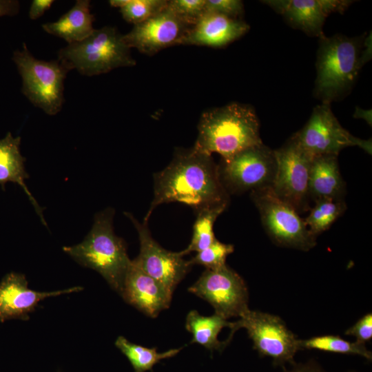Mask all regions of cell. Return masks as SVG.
Segmentation results:
<instances>
[{
	"instance_id": "obj_1",
	"label": "cell",
	"mask_w": 372,
	"mask_h": 372,
	"mask_svg": "<svg viewBox=\"0 0 372 372\" xmlns=\"http://www.w3.org/2000/svg\"><path fill=\"white\" fill-rule=\"evenodd\" d=\"M229 196L211 154L194 147L180 149L165 169L154 174V198L143 223L147 224L154 209L163 203H184L198 212L227 206Z\"/></svg>"
},
{
	"instance_id": "obj_3",
	"label": "cell",
	"mask_w": 372,
	"mask_h": 372,
	"mask_svg": "<svg viewBox=\"0 0 372 372\" xmlns=\"http://www.w3.org/2000/svg\"><path fill=\"white\" fill-rule=\"evenodd\" d=\"M114 210L108 207L94 216L91 230L83 240L63 250L79 265L99 273L120 295L131 263L125 240L113 230Z\"/></svg>"
},
{
	"instance_id": "obj_22",
	"label": "cell",
	"mask_w": 372,
	"mask_h": 372,
	"mask_svg": "<svg viewBox=\"0 0 372 372\" xmlns=\"http://www.w3.org/2000/svg\"><path fill=\"white\" fill-rule=\"evenodd\" d=\"M231 325V322L218 314L203 316L196 310L188 313L185 322L186 329L193 336L191 343L202 345L211 352H221L228 344L218 340V335L224 327L230 328Z\"/></svg>"
},
{
	"instance_id": "obj_30",
	"label": "cell",
	"mask_w": 372,
	"mask_h": 372,
	"mask_svg": "<svg viewBox=\"0 0 372 372\" xmlns=\"http://www.w3.org/2000/svg\"><path fill=\"white\" fill-rule=\"evenodd\" d=\"M205 12H214L229 18L241 19L244 4L240 0H205Z\"/></svg>"
},
{
	"instance_id": "obj_34",
	"label": "cell",
	"mask_w": 372,
	"mask_h": 372,
	"mask_svg": "<svg viewBox=\"0 0 372 372\" xmlns=\"http://www.w3.org/2000/svg\"><path fill=\"white\" fill-rule=\"evenodd\" d=\"M293 366L291 369H284L283 372H327L314 361L294 364Z\"/></svg>"
},
{
	"instance_id": "obj_27",
	"label": "cell",
	"mask_w": 372,
	"mask_h": 372,
	"mask_svg": "<svg viewBox=\"0 0 372 372\" xmlns=\"http://www.w3.org/2000/svg\"><path fill=\"white\" fill-rule=\"evenodd\" d=\"M167 3V0H128L120 12L126 21L135 25L158 14Z\"/></svg>"
},
{
	"instance_id": "obj_18",
	"label": "cell",
	"mask_w": 372,
	"mask_h": 372,
	"mask_svg": "<svg viewBox=\"0 0 372 372\" xmlns=\"http://www.w3.org/2000/svg\"><path fill=\"white\" fill-rule=\"evenodd\" d=\"M249 30V25L242 19L205 12L180 45L223 48L240 38Z\"/></svg>"
},
{
	"instance_id": "obj_28",
	"label": "cell",
	"mask_w": 372,
	"mask_h": 372,
	"mask_svg": "<svg viewBox=\"0 0 372 372\" xmlns=\"http://www.w3.org/2000/svg\"><path fill=\"white\" fill-rule=\"evenodd\" d=\"M234 249V245L223 243L216 239L210 246L197 252L189 262L192 266L199 265L207 269H217L226 265L227 257Z\"/></svg>"
},
{
	"instance_id": "obj_19",
	"label": "cell",
	"mask_w": 372,
	"mask_h": 372,
	"mask_svg": "<svg viewBox=\"0 0 372 372\" xmlns=\"http://www.w3.org/2000/svg\"><path fill=\"white\" fill-rule=\"evenodd\" d=\"M345 187L337 155L313 157L309 183L311 200L314 202L323 198L343 200Z\"/></svg>"
},
{
	"instance_id": "obj_25",
	"label": "cell",
	"mask_w": 372,
	"mask_h": 372,
	"mask_svg": "<svg viewBox=\"0 0 372 372\" xmlns=\"http://www.w3.org/2000/svg\"><path fill=\"white\" fill-rule=\"evenodd\" d=\"M227 206L202 209L197 213L196 219L193 227V235L190 243L186 249L179 251L184 256L192 251L199 252L215 240L214 225L216 218L220 215Z\"/></svg>"
},
{
	"instance_id": "obj_11",
	"label": "cell",
	"mask_w": 372,
	"mask_h": 372,
	"mask_svg": "<svg viewBox=\"0 0 372 372\" xmlns=\"http://www.w3.org/2000/svg\"><path fill=\"white\" fill-rule=\"evenodd\" d=\"M220 180L227 193L271 187L276 170L274 152L263 143L242 150L218 165Z\"/></svg>"
},
{
	"instance_id": "obj_6",
	"label": "cell",
	"mask_w": 372,
	"mask_h": 372,
	"mask_svg": "<svg viewBox=\"0 0 372 372\" xmlns=\"http://www.w3.org/2000/svg\"><path fill=\"white\" fill-rule=\"evenodd\" d=\"M12 60L22 79V92L36 107L48 115L58 114L64 103V81L69 70L58 60L35 58L23 43Z\"/></svg>"
},
{
	"instance_id": "obj_33",
	"label": "cell",
	"mask_w": 372,
	"mask_h": 372,
	"mask_svg": "<svg viewBox=\"0 0 372 372\" xmlns=\"http://www.w3.org/2000/svg\"><path fill=\"white\" fill-rule=\"evenodd\" d=\"M20 3L17 0H0V17L14 16L19 13Z\"/></svg>"
},
{
	"instance_id": "obj_20",
	"label": "cell",
	"mask_w": 372,
	"mask_h": 372,
	"mask_svg": "<svg viewBox=\"0 0 372 372\" xmlns=\"http://www.w3.org/2000/svg\"><path fill=\"white\" fill-rule=\"evenodd\" d=\"M20 144L21 137H14L11 132H8L3 138L0 139V185L3 190L8 182L20 185L27 194L41 222L47 226L42 208L25 184V180L30 176L25 170V158L21 154Z\"/></svg>"
},
{
	"instance_id": "obj_13",
	"label": "cell",
	"mask_w": 372,
	"mask_h": 372,
	"mask_svg": "<svg viewBox=\"0 0 372 372\" xmlns=\"http://www.w3.org/2000/svg\"><path fill=\"white\" fill-rule=\"evenodd\" d=\"M125 215L132 222L139 238L140 252L134 262L171 293L192 268L180 252L163 248L151 236L147 224L138 222L130 213Z\"/></svg>"
},
{
	"instance_id": "obj_32",
	"label": "cell",
	"mask_w": 372,
	"mask_h": 372,
	"mask_svg": "<svg viewBox=\"0 0 372 372\" xmlns=\"http://www.w3.org/2000/svg\"><path fill=\"white\" fill-rule=\"evenodd\" d=\"M53 3V0H34L29 10L30 19L36 20L41 17L50 9Z\"/></svg>"
},
{
	"instance_id": "obj_4",
	"label": "cell",
	"mask_w": 372,
	"mask_h": 372,
	"mask_svg": "<svg viewBox=\"0 0 372 372\" xmlns=\"http://www.w3.org/2000/svg\"><path fill=\"white\" fill-rule=\"evenodd\" d=\"M362 37L335 34L319 38L314 96L329 103L346 95L354 85L360 69Z\"/></svg>"
},
{
	"instance_id": "obj_16",
	"label": "cell",
	"mask_w": 372,
	"mask_h": 372,
	"mask_svg": "<svg viewBox=\"0 0 372 372\" xmlns=\"http://www.w3.org/2000/svg\"><path fill=\"white\" fill-rule=\"evenodd\" d=\"M82 289L83 287L76 286L54 291H34L28 287L24 274L11 271L0 281V322L27 320L41 300Z\"/></svg>"
},
{
	"instance_id": "obj_8",
	"label": "cell",
	"mask_w": 372,
	"mask_h": 372,
	"mask_svg": "<svg viewBox=\"0 0 372 372\" xmlns=\"http://www.w3.org/2000/svg\"><path fill=\"white\" fill-rule=\"evenodd\" d=\"M239 318L231 322L227 344L237 330L244 328L260 357L271 358L275 366L295 364L294 356L300 350L299 340L280 317L249 309Z\"/></svg>"
},
{
	"instance_id": "obj_2",
	"label": "cell",
	"mask_w": 372,
	"mask_h": 372,
	"mask_svg": "<svg viewBox=\"0 0 372 372\" xmlns=\"http://www.w3.org/2000/svg\"><path fill=\"white\" fill-rule=\"evenodd\" d=\"M261 143L255 110L248 105L232 103L203 113L193 147L208 154L217 153L226 161Z\"/></svg>"
},
{
	"instance_id": "obj_26",
	"label": "cell",
	"mask_w": 372,
	"mask_h": 372,
	"mask_svg": "<svg viewBox=\"0 0 372 372\" xmlns=\"http://www.w3.org/2000/svg\"><path fill=\"white\" fill-rule=\"evenodd\" d=\"M304 222L311 234L316 238L329 229L347 209L344 200L323 198L315 201L314 206Z\"/></svg>"
},
{
	"instance_id": "obj_7",
	"label": "cell",
	"mask_w": 372,
	"mask_h": 372,
	"mask_svg": "<svg viewBox=\"0 0 372 372\" xmlns=\"http://www.w3.org/2000/svg\"><path fill=\"white\" fill-rule=\"evenodd\" d=\"M264 229L277 245L307 251L316 245L304 219L289 205L277 197L271 187L251 192Z\"/></svg>"
},
{
	"instance_id": "obj_10",
	"label": "cell",
	"mask_w": 372,
	"mask_h": 372,
	"mask_svg": "<svg viewBox=\"0 0 372 372\" xmlns=\"http://www.w3.org/2000/svg\"><path fill=\"white\" fill-rule=\"evenodd\" d=\"M311 156L338 155L345 147L358 146L371 154V140L353 136L333 114L331 104L316 105L304 126L291 136Z\"/></svg>"
},
{
	"instance_id": "obj_9",
	"label": "cell",
	"mask_w": 372,
	"mask_h": 372,
	"mask_svg": "<svg viewBox=\"0 0 372 372\" xmlns=\"http://www.w3.org/2000/svg\"><path fill=\"white\" fill-rule=\"evenodd\" d=\"M276 170L271 189L299 214L309 209V183L313 157L291 136L273 150Z\"/></svg>"
},
{
	"instance_id": "obj_29",
	"label": "cell",
	"mask_w": 372,
	"mask_h": 372,
	"mask_svg": "<svg viewBox=\"0 0 372 372\" xmlns=\"http://www.w3.org/2000/svg\"><path fill=\"white\" fill-rule=\"evenodd\" d=\"M167 6L181 20L194 25L205 12V0H171Z\"/></svg>"
},
{
	"instance_id": "obj_14",
	"label": "cell",
	"mask_w": 372,
	"mask_h": 372,
	"mask_svg": "<svg viewBox=\"0 0 372 372\" xmlns=\"http://www.w3.org/2000/svg\"><path fill=\"white\" fill-rule=\"evenodd\" d=\"M193 25L178 18L167 7L152 18L134 25L123 39L131 49L153 55L166 48L180 45Z\"/></svg>"
},
{
	"instance_id": "obj_31",
	"label": "cell",
	"mask_w": 372,
	"mask_h": 372,
	"mask_svg": "<svg viewBox=\"0 0 372 372\" xmlns=\"http://www.w3.org/2000/svg\"><path fill=\"white\" fill-rule=\"evenodd\" d=\"M345 335L353 336L356 341L365 343L372 338V314H367L360 318L353 326L345 331Z\"/></svg>"
},
{
	"instance_id": "obj_15",
	"label": "cell",
	"mask_w": 372,
	"mask_h": 372,
	"mask_svg": "<svg viewBox=\"0 0 372 372\" xmlns=\"http://www.w3.org/2000/svg\"><path fill=\"white\" fill-rule=\"evenodd\" d=\"M262 2L284 17L292 27L309 36L322 37L326 19L342 13L352 3L348 0H265Z\"/></svg>"
},
{
	"instance_id": "obj_5",
	"label": "cell",
	"mask_w": 372,
	"mask_h": 372,
	"mask_svg": "<svg viewBox=\"0 0 372 372\" xmlns=\"http://www.w3.org/2000/svg\"><path fill=\"white\" fill-rule=\"evenodd\" d=\"M58 60L68 70L74 69L89 76L136 65L123 34L111 26L94 29L83 40L61 48Z\"/></svg>"
},
{
	"instance_id": "obj_36",
	"label": "cell",
	"mask_w": 372,
	"mask_h": 372,
	"mask_svg": "<svg viewBox=\"0 0 372 372\" xmlns=\"http://www.w3.org/2000/svg\"><path fill=\"white\" fill-rule=\"evenodd\" d=\"M127 1L128 0H111L109 3L112 7L121 8L127 3Z\"/></svg>"
},
{
	"instance_id": "obj_24",
	"label": "cell",
	"mask_w": 372,
	"mask_h": 372,
	"mask_svg": "<svg viewBox=\"0 0 372 372\" xmlns=\"http://www.w3.org/2000/svg\"><path fill=\"white\" fill-rule=\"evenodd\" d=\"M299 346L300 350L316 349L335 353L355 355L369 361L372 360V353L366 349L365 343L349 342L339 335H326L299 340Z\"/></svg>"
},
{
	"instance_id": "obj_17",
	"label": "cell",
	"mask_w": 372,
	"mask_h": 372,
	"mask_svg": "<svg viewBox=\"0 0 372 372\" xmlns=\"http://www.w3.org/2000/svg\"><path fill=\"white\" fill-rule=\"evenodd\" d=\"M121 296L140 311L156 318L161 311L169 307L172 293L144 272L132 260Z\"/></svg>"
},
{
	"instance_id": "obj_35",
	"label": "cell",
	"mask_w": 372,
	"mask_h": 372,
	"mask_svg": "<svg viewBox=\"0 0 372 372\" xmlns=\"http://www.w3.org/2000/svg\"><path fill=\"white\" fill-rule=\"evenodd\" d=\"M354 117L363 118L371 125V110H364L360 107L355 109Z\"/></svg>"
},
{
	"instance_id": "obj_12",
	"label": "cell",
	"mask_w": 372,
	"mask_h": 372,
	"mask_svg": "<svg viewBox=\"0 0 372 372\" xmlns=\"http://www.w3.org/2000/svg\"><path fill=\"white\" fill-rule=\"evenodd\" d=\"M188 291L208 302L216 314L227 320L240 317L249 309L244 280L227 265L217 269H206Z\"/></svg>"
},
{
	"instance_id": "obj_23",
	"label": "cell",
	"mask_w": 372,
	"mask_h": 372,
	"mask_svg": "<svg viewBox=\"0 0 372 372\" xmlns=\"http://www.w3.org/2000/svg\"><path fill=\"white\" fill-rule=\"evenodd\" d=\"M115 346L127 358L134 372L152 371L154 366L161 360L175 356L182 349V348L172 349L158 353L156 347H145L130 342L123 336L117 338Z\"/></svg>"
},
{
	"instance_id": "obj_21",
	"label": "cell",
	"mask_w": 372,
	"mask_h": 372,
	"mask_svg": "<svg viewBox=\"0 0 372 372\" xmlns=\"http://www.w3.org/2000/svg\"><path fill=\"white\" fill-rule=\"evenodd\" d=\"M89 0H77L74 6L57 21L42 25L44 31L60 37L68 44L79 42L94 30V17L90 12Z\"/></svg>"
}]
</instances>
